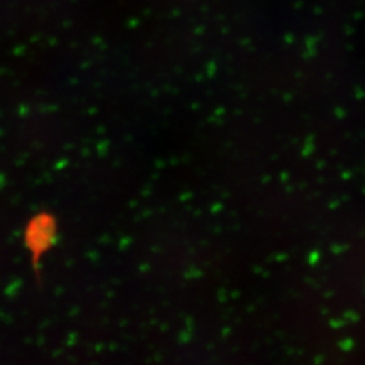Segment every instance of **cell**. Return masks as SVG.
I'll use <instances>...</instances> for the list:
<instances>
[{"label": "cell", "mask_w": 365, "mask_h": 365, "mask_svg": "<svg viewBox=\"0 0 365 365\" xmlns=\"http://www.w3.org/2000/svg\"><path fill=\"white\" fill-rule=\"evenodd\" d=\"M56 237V225L51 215L41 214L29 223L26 229V245L34 259L51 248Z\"/></svg>", "instance_id": "1"}]
</instances>
